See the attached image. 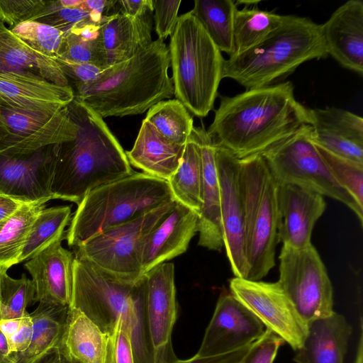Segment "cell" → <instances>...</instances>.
I'll list each match as a JSON object with an SVG mask.
<instances>
[{
  "instance_id": "32",
  "label": "cell",
  "mask_w": 363,
  "mask_h": 363,
  "mask_svg": "<svg viewBox=\"0 0 363 363\" xmlns=\"http://www.w3.org/2000/svg\"><path fill=\"white\" fill-rule=\"evenodd\" d=\"M45 203H24L13 215L0 221V272L19 264L31 226Z\"/></svg>"
},
{
  "instance_id": "36",
  "label": "cell",
  "mask_w": 363,
  "mask_h": 363,
  "mask_svg": "<svg viewBox=\"0 0 363 363\" xmlns=\"http://www.w3.org/2000/svg\"><path fill=\"white\" fill-rule=\"evenodd\" d=\"M58 58L89 63L103 69L108 67L100 38L99 23L89 18L65 33Z\"/></svg>"
},
{
  "instance_id": "28",
  "label": "cell",
  "mask_w": 363,
  "mask_h": 363,
  "mask_svg": "<svg viewBox=\"0 0 363 363\" xmlns=\"http://www.w3.org/2000/svg\"><path fill=\"white\" fill-rule=\"evenodd\" d=\"M0 73L17 74L69 86L55 60L30 48L1 21Z\"/></svg>"
},
{
  "instance_id": "50",
  "label": "cell",
  "mask_w": 363,
  "mask_h": 363,
  "mask_svg": "<svg viewBox=\"0 0 363 363\" xmlns=\"http://www.w3.org/2000/svg\"><path fill=\"white\" fill-rule=\"evenodd\" d=\"M117 1L111 0H83L82 7L90 14L100 16L110 15V11L115 8Z\"/></svg>"
},
{
  "instance_id": "15",
  "label": "cell",
  "mask_w": 363,
  "mask_h": 363,
  "mask_svg": "<svg viewBox=\"0 0 363 363\" xmlns=\"http://www.w3.org/2000/svg\"><path fill=\"white\" fill-rule=\"evenodd\" d=\"M216 164L220 187V211L223 247L236 277L246 278L244 206L239 183V159L216 145Z\"/></svg>"
},
{
  "instance_id": "54",
  "label": "cell",
  "mask_w": 363,
  "mask_h": 363,
  "mask_svg": "<svg viewBox=\"0 0 363 363\" xmlns=\"http://www.w3.org/2000/svg\"><path fill=\"white\" fill-rule=\"evenodd\" d=\"M16 354L9 351L6 338L0 332V363H16Z\"/></svg>"
},
{
  "instance_id": "2",
  "label": "cell",
  "mask_w": 363,
  "mask_h": 363,
  "mask_svg": "<svg viewBox=\"0 0 363 363\" xmlns=\"http://www.w3.org/2000/svg\"><path fill=\"white\" fill-rule=\"evenodd\" d=\"M75 138L55 145L54 199L77 205L92 190L132 174L125 152L103 118L77 100L67 106Z\"/></svg>"
},
{
  "instance_id": "18",
  "label": "cell",
  "mask_w": 363,
  "mask_h": 363,
  "mask_svg": "<svg viewBox=\"0 0 363 363\" xmlns=\"http://www.w3.org/2000/svg\"><path fill=\"white\" fill-rule=\"evenodd\" d=\"M278 240L282 246L303 249L311 245V234L326 203L323 196L302 187L278 183Z\"/></svg>"
},
{
  "instance_id": "35",
  "label": "cell",
  "mask_w": 363,
  "mask_h": 363,
  "mask_svg": "<svg viewBox=\"0 0 363 363\" xmlns=\"http://www.w3.org/2000/svg\"><path fill=\"white\" fill-rule=\"evenodd\" d=\"M284 17L285 15L251 8L248 5L238 9L233 23V55L244 52L259 44L282 23Z\"/></svg>"
},
{
  "instance_id": "48",
  "label": "cell",
  "mask_w": 363,
  "mask_h": 363,
  "mask_svg": "<svg viewBox=\"0 0 363 363\" xmlns=\"http://www.w3.org/2000/svg\"><path fill=\"white\" fill-rule=\"evenodd\" d=\"M252 343L230 352L210 356L199 357L195 354L187 359H177L173 363H242Z\"/></svg>"
},
{
  "instance_id": "13",
  "label": "cell",
  "mask_w": 363,
  "mask_h": 363,
  "mask_svg": "<svg viewBox=\"0 0 363 363\" xmlns=\"http://www.w3.org/2000/svg\"><path fill=\"white\" fill-rule=\"evenodd\" d=\"M230 292L266 327L295 351L306 337L308 325L278 281H252L233 277Z\"/></svg>"
},
{
  "instance_id": "26",
  "label": "cell",
  "mask_w": 363,
  "mask_h": 363,
  "mask_svg": "<svg viewBox=\"0 0 363 363\" xmlns=\"http://www.w3.org/2000/svg\"><path fill=\"white\" fill-rule=\"evenodd\" d=\"M352 329L336 312L308 325L306 337L296 350V363H344Z\"/></svg>"
},
{
  "instance_id": "44",
  "label": "cell",
  "mask_w": 363,
  "mask_h": 363,
  "mask_svg": "<svg viewBox=\"0 0 363 363\" xmlns=\"http://www.w3.org/2000/svg\"><path fill=\"white\" fill-rule=\"evenodd\" d=\"M284 340L266 328L262 335L254 341L242 363H273Z\"/></svg>"
},
{
  "instance_id": "10",
  "label": "cell",
  "mask_w": 363,
  "mask_h": 363,
  "mask_svg": "<svg viewBox=\"0 0 363 363\" xmlns=\"http://www.w3.org/2000/svg\"><path fill=\"white\" fill-rule=\"evenodd\" d=\"M177 203L166 202L122 225L103 232L74 247V257L124 282H136L144 275L140 248L145 238Z\"/></svg>"
},
{
  "instance_id": "56",
  "label": "cell",
  "mask_w": 363,
  "mask_h": 363,
  "mask_svg": "<svg viewBox=\"0 0 363 363\" xmlns=\"http://www.w3.org/2000/svg\"><path fill=\"white\" fill-rule=\"evenodd\" d=\"M360 337L357 351L354 363H363V334H362V318H360Z\"/></svg>"
},
{
  "instance_id": "11",
  "label": "cell",
  "mask_w": 363,
  "mask_h": 363,
  "mask_svg": "<svg viewBox=\"0 0 363 363\" xmlns=\"http://www.w3.org/2000/svg\"><path fill=\"white\" fill-rule=\"evenodd\" d=\"M279 259L277 281L307 325L332 315V284L313 245L303 249L282 246Z\"/></svg>"
},
{
  "instance_id": "37",
  "label": "cell",
  "mask_w": 363,
  "mask_h": 363,
  "mask_svg": "<svg viewBox=\"0 0 363 363\" xmlns=\"http://www.w3.org/2000/svg\"><path fill=\"white\" fill-rule=\"evenodd\" d=\"M145 119L166 139L179 145H185L194 128L193 116L177 99L155 104Z\"/></svg>"
},
{
  "instance_id": "31",
  "label": "cell",
  "mask_w": 363,
  "mask_h": 363,
  "mask_svg": "<svg viewBox=\"0 0 363 363\" xmlns=\"http://www.w3.org/2000/svg\"><path fill=\"white\" fill-rule=\"evenodd\" d=\"M167 182L174 199L199 213L201 205L202 162L194 128L185 144L181 163Z\"/></svg>"
},
{
  "instance_id": "9",
  "label": "cell",
  "mask_w": 363,
  "mask_h": 363,
  "mask_svg": "<svg viewBox=\"0 0 363 363\" xmlns=\"http://www.w3.org/2000/svg\"><path fill=\"white\" fill-rule=\"evenodd\" d=\"M261 155L278 183L296 185L340 201L362 224L363 208L333 177L313 143L310 125H303Z\"/></svg>"
},
{
  "instance_id": "21",
  "label": "cell",
  "mask_w": 363,
  "mask_h": 363,
  "mask_svg": "<svg viewBox=\"0 0 363 363\" xmlns=\"http://www.w3.org/2000/svg\"><path fill=\"white\" fill-rule=\"evenodd\" d=\"M313 143L344 158L363 164V118L335 108H309Z\"/></svg>"
},
{
  "instance_id": "29",
  "label": "cell",
  "mask_w": 363,
  "mask_h": 363,
  "mask_svg": "<svg viewBox=\"0 0 363 363\" xmlns=\"http://www.w3.org/2000/svg\"><path fill=\"white\" fill-rule=\"evenodd\" d=\"M69 306L39 303L30 313L33 335L28 348L16 354V363H26L34 357L61 346L65 332Z\"/></svg>"
},
{
  "instance_id": "33",
  "label": "cell",
  "mask_w": 363,
  "mask_h": 363,
  "mask_svg": "<svg viewBox=\"0 0 363 363\" xmlns=\"http://www.w3.org/2000/svg\"><path fill=\"white\" fill-rule=\"evenodd\" d=\"M238 9L232 0H196L192 13L222 52L234 53L233 23Z\"/></svg>"
},
{
  "instance_id": "17",
  "label": "cell",
  "mask_w": 363,
  "mask_h": 363,
  "mask_svg": "<svg viewBox=\"0 0 363 363\" xmlns=\"http://www.w3.org/2000/svg\"><path fill=\"white\" fill-rule=\"evenodd\" d=\"M263 323L230 291L220 294L198 352L219 355L247 346L259 338Z\"/></svg>"
},
{
  "instance_id": "45",
  "label": "cell",
  "mask_w": 363,
  "mask_h": 363,
  "mask_svg": "<svg viewBox=\"0 0 363 363\" xmlns=\"http://www.w3.org/2000/svg\"><path fill=\"white\" fill-rule=\"evenodd\" d=\"M181 0H152L155 31L158 39L164 40L173 33L179 18Z\"/></svg>"
},
{
  "instance_id": "53",
  "label": "cell",
  "mask_w": 363,
  "mask_h": 363,
  "mask_svg": "<svg viewBox=\"0 0 363 363\" xmlns=\"http://www.w3.org/2000/svg\"><path fill=\"white\" fill-rule=\"evenodd\" d=\"M45 363H80L72 357L65 350L62 345L57 348L53 355Z\"/></svg>"
},
{
  "instance_id": "34",
  "label": "cell",
  "mask_w": 363,
  "mask_h": 363,
  "mask_svg": "<svg viewBox=\"0 0 363 363\" xmlns=\"http://www.w3.org/2000/svg\"><path fill=\"white\" fill-rule=\"evenodd\" d=\"M69 206L44 208L35 219L19 257L27 261L49 246L62 241L71 220Z\"/></svg>"
},
{
  "instance_id": "12",
  "label": "cell",
  "mask_w": 363,
  "mask_h": 363,
  "mask_svg": "<svg viewBox=\"0 0 363 363\" xmlns=\"http://www.w3.org/2000/svg\"><path fill=\"white\" fill-rule=\"evenodd\" d=\"M77 129L67 106L43 111L0 106V153L33 152L74 139Z\"/></svg>"
},
{
  "instance_id": "1",
  "label": "cell",
  "mask_w": 363,
  "mask_h": 363,
  "mask_svg": "<svg viewBox=\"0 0 363 363\" xmlns=\"http://www.w3.org/2000/svg\"><path fill=\"white\" fill-rule=\"evenodd\" d=\"M310 124L309 108L296 100L291 82L220 96L208 134L242 159L261 154Z\"/></svg>"
},
{
  "instance_id": "19",
  "label": "cell",
  "mask_w": 363,
  "mask_h": 363,
  "mask_svg": "<svg viewBox=\"0 0 363 363\" xmlns=\"http://www.w3.org/2000/svg\"><path fill=\"white\" fill-rule=\"evenodd\" d=\"M199 213L177 201L166 217L145 238L140 248L143 274L185 252L198 232Z\"/></svg>"
},
{
  "instance_id": "4",
  "label": "cell",
  "mask_w": 363,
  "mask_h": 363,
  "mask_svg": "<svg viewBox=\"0 0 363 363\" xmlns=\"http://www.w3.org/2000/svg\"><path fill=\"white\" fill-rule=\"evenodd\" d=\"M69 308L82 312L106 335L123 319L130 332L135 363H154L145 318V280L119 281L74 257Z\"/></svg>"
},
{
  "instance_id": "40",
  "label": "cell",
  "mask_w": 363,
  "mask_h": 363,
  "mask_svg": "<svg viewBox=\"0 0 363 363\" xmlns=\"http://www.w3.org/2000/svg\"><path fill=\"white\" fill-rule=\"evenodd\" d=\"M315 145L337 182L363 208V164L336 155Z\"/></svg>"
},
{
  "instance_id": "23",
  "label": "cell",
  "mask_w": 363,
  "mask_h": 363,
  "mask_svg": "<svg viewBox=\"0 0 363 363\" xmlns=\"http://www.w3.org/2000/svg\"><path fill=\"white\" fill-rule=\"evenodd\" d=\"M202 162L201 205L199 213V245L211 250L223 247L220 187L216 164V144L203 126L194 127Z\"/></svg>"
},
{
  "instance_id": "16",
  "label": "cell",
  "mask_w": 363,
  "mask_h": 363,
  "mask_svg": "<svg viewBox=\"0 0 363 363\" xmlns=\"http://www.w3.org/2000/svg\"><path fill=\"white\" fill-rule=\"evenodd\" d=\"M55 159V145L26 154L1 152L0 194L25 203L54 199Z\"/></svg>"
},
{
  "instance_id": "46",
  "label": "cell",
  "mask_w": 363,
  "mask_h": 363,
  "mask_svg": "<svg viewBox=\"0 0 363 363\" xmlns=\"http://www.w3.org/2000/svg\"><path fill=\"white\" fill-rule=\"evenodd\" d=\"M55 60L67 79L70 86L92 82L105 69L91 64L77 62L62 58H57Z\"/></svg>"
},
{
  "instance_id": "22",
  "label": "cell",
  "mask_w": 363,
  "mask_h": 363,
  "mask_svg": "<svg viewBox=\"0 0 363 363\" xmlns=\"http://www.w3.org/2000/svg\"><path fill=\"white\" fill-rule=\"evenodd\" d=\"M57 242L24 264L35 289V303L69 306L74 256Z\"/></svg>"
},
{
  "instance_id": "49",
  "label": "cell",
  "mask_w": 363,
  "mask_h": 363,
  "mask_svg": "<svg viewBox=\"0 0 363 363\" xmlns=\"http://www.w3.org/2000/svg\"><path fill=\"white\" fill-rule=\"evenodd\" d=\"M118 11L132 17H140L149 11H153L152 0L117 1Z\"/></svg>"
},
{
  "instance_id": "24",
  "label": "cell",
  "mask_w": 363,
  "mask_h": 363,
  "mask_svg": "<svg viewBox=\"0 0 363 363\" xmlns=\"http://www.w3.org/2000/svg\"><path fill=\"white\" fill-rule=\"evenodd\" d=\"M74 99L70 86L40 78L0 73V106L24 111H43L68 106Z\"/></svg>"
},
{
  "instance_id": "14",
  "label": "cell",
  "mask_w": 363,
  "mask_h": 363,
  "mask_svg": "<svg viewBox=\"0 0 363 363\" xmlns=\"http://www.w3.org/2000/svg\"><path fill=\"white\" fill-rule=\"evenodd\" d=\"M145 318L154 363H173L172 335L177 317L174 267L164 262L144 274Z\"/></svg>"
},
{
  "instance_id": "30",
  "label": "cell",
  "mask_w": 363,
  "mask_h": 363,
  "mask_svg": "<svg viewBox=\"0 0 363 363\" xmlns=\"http://www.w3.org/2000/svg\"><path fill=\"white\" fill-rule=\"evenodd\" d=\"M106 344L107 335L82 312L69 307L63 347L72 357L80 363H103Z\"/></svg>"
},
{
  "instance_id": "3",
  "label": "cell",
  "mask_w": 363,
  "mask_h": 363,
  "mask_svg": "<svg viewBox=\"0 0 363 363\" xmlns=\"http://www.w3.org/2000/svg\"><path fill=\"white\" fill-rule=\"evenodd\" d=\"M169 48L157 39L133 57L106 68L94 81L71 86L74 98L103 118L142 114L174 96Z\"/></svg>"
},
{
  "instance_id": "38",
  "label": "cell",
  "mask_w": 363,
  "mask_h": 363,
  "mask_svg": "<svg viewBox=\"0 0 363 363\" xmlns=\"http://www.w3.org/2000/svg\"><path fill=\"white\" fill-rule=\"evenodd\" d=\"M35 303V289L25 274L13 279L7 272H0V319L21 318L26 308Z\"/></svg>"
},
{
  "instance_id": "55",
  "label": "cell",
  "mask_w": 363,
  "mask_h": 363,
  "mask_svg": "<svg viewBox=\"0 0 363 363\" xmlns=\"http://www.w3.org/2000/svg\"><path fill=\"white\" fill-rule=\"evenodd\" d=\"M58 347H56L47 352L40 354L34 357L33 359H30V361L27 362L26 363H45L53 355V354L56 352Z\"/></svg>"
},
{
  "instance_id": "39",
  "label": "cell",
  "mask_w": 363,
  "mask_h": 363,
  "mask_svg": "<svg viewBox=\"0 0 363 363\" xmlns=\"http://www.w3.org/2000/svg\"><path fill=\"white\" fill-rule=\"evenodd\" d=\"M38 54L55 60L60 55L65 33L35 21H25L11 30Z\"/></svg>"
},
{
  "instance_id": "7",
  "label": "cell",
  "mask_w": 363,
  "mask_h": 363,
  "mask_svg": "<svg viewBox=\"0 0 363 363\" xmlns=\"http://www.w3.org/2000/svg\"><path fill=\"white\" fill-rule=\"evenodd\" d=\"M169 48L174 96L192 116L213 108L225 59L191 11L179 16Z\"/></svg>"
},
{
  "instance_id": "6",
  "label": "cell",
  "mask_w": 363,
  "mask_h": 363,
  "mask_svg": "<svg viewBox=\"0 0 363 363\" xmlns=\"http://www.w3.org/2000/svg\"><path fill=\"white\" fill-rule=\"evenodd\" d=\"M173 199L167 181L144 172L104 184L77 205L65 233L67 244L74 248Z\"/></svg>"
},
{
  "instance_id": "51",
  "label": "cell",
  "mask_w": 363,
  "mask_h": 363,
  "mask_svg": "<svg viewBox=\"0 0 363 363\" xmlns=\"http://www.w3.org/2000/svg\"><path fill=\"white\" fill-rule=\"evenodd\" d=\"M25 203L0 194V221L13 215Z\"/></svg>"
},
{
  "instance_id": "25",
  "label": "cell",
  "mask_w": 363,
  "mask_h": 363,
  "mask_svg": "<svg viewBox=\"0 0 363 363\" xmlns=\"http://www.w3.org/2000/svg\"><path fill=\"white\" fill-rule=\"evenodd\" d=\"M152 13L132 17L114 12L101 18L100 38L108 67L129 60L152 43Z\"/></svg>"
},
{
  "instance_id": "42",
  "label": "cell",
  "mask_w": 363,
  "mask_h": 363,
  "mask_svg": "<svg viewBox=\"0 0 363 363\" xmlns=\"http://www.w3.org/2000/svg\"><path fill=\"white\" fill-rule=\"evenodd\" d=\"M45 4L44 0H0V21L12 30L25 21H33Z\"/></svg>"
},
{
  "instance_id": "52",
  "label": "cell",
  "mask_w": 363,
  "mask_h": 363,
  "mask_svg": "<svg viewBox=\"0 0 363 363\" xmlns=\"http://www.w3.org/2000/svg\"><path fill=\"white\" fill-rule=\"evenodd\" d=\"M22 317L0 319V332L6 339L10 337L18 331L21 323Z\"/></svg>"
},
{
  "instance_id": "43",
  "label": "cell",
  "mask_w": 363,
  "mask_h": 363,
  "mask_svg": "<svg viewBox=\"0 0 363 363\" xmlns=\"http://www.w3.org/2000/svg\"><path fill=\"white\" fill-rule=\"evenodd\" d=\"M103 363H135L130 332L123 319H120L112 333L107 335Z\"/></svg>"
},
{
  "instance_id": "41",
  "label": "cell",
  "mask_w": 363,
  "mask_h": 363,
  "mask_svg": "<svg viewBox=\"0 0 363 363\" xmlns=\"http://www.w3.org/2000/svg\"><path fill=\"white\" fill-rule=\"evenodd\" d=\"M89 18V13L82 5L79 8H67L62 6L59 0H55L46 1L45 7L33 21L67 33L76 25Z\"/></svg>"
},
{
  "instance_id": "8",
  "label": "cell",
  "mask_w": 363,
  "mask_h": 363,
  "mask_svg": "<svg viewBox=\"0 0 363 363\" xmlns=\"http://www.w3.org/2000/svg\"><path fill=\"white\" fill-rule=\"evenodd\" d=\"M239 183L245 215V279L257 281L275 265L278 182L257 154L239 159Z\"/></svg>"
},
{
  "instance_id": "5",
  "label": "cell",
  "mask_w": 363,
  "mask_h": 363,
  "mask_svg": "<svg viewBox=\"0 0 363 363\" xmlns=\"http://www.w3.org/2000/svg\"><path fill=\"white\" fill-rule=\"evenodd\" d=\"M326 57L321 25L307 17L285 15L259 44L225 60L223 79L246 89L263 87L277 84L308 60Z\"/></svg>"
},
{
  "instance_id": "27",
  "label": "cell",
  "mask_w": 363,
  "mask_h": 363,
  "mask_svg": "<svg viewBox=\"0 0 363 363\" xmlns=\"http://www.w3.org/2000/svg\"><path fill=\"white\" fill-rule=\"evenodd\" d=\"M184 146L166 139L145 118L132 149L125 154L130 165L167 181L181 163Z\"/></svg>"
},
{
  "instance_id": "57",
  "label": "cell",
  "mask_w": 363,
  "mask_h": 363,
  "mask_svg": "<svg viewBox=\"0 0 363 363\" xmlns=\"http://www.w3.org/2000/svg\"><path fill=\"white\" fill-rule=\"evenodd\" d=\"M62 6L67 8H79L81 6L83 0H59Z\"/></svg>"
},
{
  "instance_id": "20",
  "label": "cell",
  "mask_w": 363,
  "mask_h": 363,
  "mask_svg": "<svg viewBox=\"0 0 363 363\" xmlns=\"http://www.w3.org/2000/svg\"><path fill=\"white\" fill-rule=\"evenodd\" d=\"M321 25L328 56L342 67L363 74V1L349 0Z\"/></svg>"
},
{
  "instance_id": "47",
  "label": "cell",
  "mask_w": 363,
  "mask_h": 363,
  "mask_svg": "<svg viewBox=\"0 0 363 363\" xmlns=\"http://www.w3.org/2000/svg\"><path fill=\"white\" fill-rule=\"evenodd\" d=\"M33 323L28 312L22 317L18 331L6 339L9 351L11 354H20L26 351L31 342Z\"/></svg>"
}]
</instances>
